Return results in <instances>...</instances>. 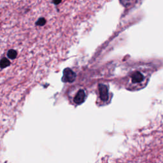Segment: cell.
Listing matches in <instances>:
<instances>
[{
  "label": "cell",
  "mask_w": 163,
  "mask_h": 163,
  "mask_svg": "<svg viewBox=\"0 0 163 163\" xmlns=\"http://www.w3.org/2000/svg\"><path fill=\"white\" fill-rule=\"evenodd\" d=\"M131 80L133 85H136L139 86L143 84V81L145 80V76L140 71H136L135 73H133L131 76Z\"/></svg>",
  "instance_id": "1"
},
{
  "label": "cell",
  "mask_w": 163,
  "mask_h": 163,
  "mask_svg": "<svg viewBox=\"0 0 163 163\" xmlns=\"http://www.w3.org/2000/svg\"><path fill=\"white\" fill-rule=\"evenodd\" d=\"M75 79V74L70 69H66L64 72L63 80L66 82H72Z\"/></svg>",
  "instance_id": "2"
},
{
  "label": "cell",
  "mask_w": 163,
  "mask_h": 163,
  "mask_svg": "<svg viewBox=\"0 0 163 163\" xmlns=\"http://www.w3.org/2000/svg\"><path fill=\"white\" fill-rule=\"evenodd\" d=\"M85 99V94L83 90H80L77 93V94H76V96L74 99V102L77 104H80L84 102Z\"/></svg>",
  "instance_id": "3"
},
{
  "label": "cell",
  "mask_w": 163,
  "mask_h": 163,
  "mask_svg": "<svg viewBox=\"0 0 163 163\" xmlns=\"http://www.w3.org/2000/svg\"><path fill=\"white\" fill-rule=\"evenodd\" d=\"M99 93L101 98H102V100L103 101H107L108 98V90L107 86H105L104 85H100L99 87Z\"/></svg>",
  "instance_id": "4"
},
{
  "label": "cell",
  "mask_w": 163,
  "mask_h": 163,
  "mask_svg": "<svg viewBox=\"0 0 163 163\" xmlns=\"http://www.w3.org/2000/svg\"><path fill=\"white\" fill-rule=\"evenodd\" d=\"M11 64V62L10 60L7 58V57H3L1 60H0V68L4 69L6 68L7 67L10 66Z\"/></svg>",
  "instance_id": "5"
},
{
  "label": "cell",
  "mask_w": 163,
  "mask_h": 163,
  "mask_svg": "<svg viewBox=\"0 0 163 163\" xmlns=\"http://www.w3.org/2000/svg\"><path fill=\"white\" fill-rule=\"evenodd\" d=\"M18 55L17 51L14 49H10L7 52V56L9 59H15L17 58Z\"/></svg>",
  "instance_id": "6"
}]
</instances>
